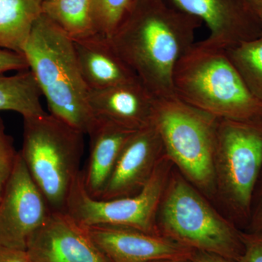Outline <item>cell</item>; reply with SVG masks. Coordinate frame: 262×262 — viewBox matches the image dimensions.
<instances>
[{"mask_svg":"<svg viewBox=\"0 0 262 262\" xmlns=\"http://www.w3.org/2000/svg\"><path fill=\"white\" fill-rule=\"evenodd\" d=\"M200 20L163 0H136L110 42L157 99L175 97L173 77L194 42Z\"/></svg>","mask_w":262,"mask_h":262,"instance_id":"6da1fadb","label":"cell"},{"mask_svg":"<svg viewBox=\"0 0 262 262\" xmlns=\"http://www.w3.org/2000/svg\"><path fill=\"white\" fill-rule=\"evenodd\" d=\"M22 53L50 114L89 135L97 120L90 107L89 90L81 75L73 39L42 14Z\"/></svg>","mask_w":262,"mask_h":262,"instance_id":"7a4b0ae2","label":"cell"},{"mask_svg":"<svg viewBox=\"0 0 262 262\" xmlns=\"http://www.w3.org/2000/svg\"><path fill=\"white\" fill-rule=\"evenodd\" d=\"M173 84L179 99L215 118L262 120V101L248 90L225 49L206 40L194 43L179 60Z\"/></svg>","mask_w":262,"mask_h":262,"instance_id":"3957f363","label":"cell"},{"mask_svg":"<svg viewBox=\"0 0 262 262\" xmlns=\"http://www.w3.org/2000/svg\"><path fill=\"white\" fill-rule=\"evenodd\" d=\"M160 235L192 249L237 262L244 251L242 232L172 168L156 217Z\"/></svg>","mask_w":262,"mask_h":262,"instance_id":"277c9868","label":"cell"},{"mask_svg":"<svg viewBox=\"0 0 262 262\" xmlns=\"http://www.w3.org/2000/svg\"><path fill=\"white\" fill-rule=\"evenodd\" d=\"M84 135L50 113L24 118L19 153L52 212H66L82 171Z\"/></svg>","mask_w":262,"mask_h":262,"instance_id":"5b68a950","label":"cell"},{"mask_svg":"<svg viewBox=\"0 0 262 262\" xmlns=\"http://www.w3.org/2000/svg\"><path fill=\"white\" fill-rule=\"evenodd\" d=\"M262 170V120L219 119L213 173L214 205L241 230L247 229Z\"/></svg>","mask_w":262,"mask_h":262,"instance_id":"8992f818","label":"cell"},{"mask_svg":"<svg viewBox=\"0 0 262 262\" xmlns=\"http://www.w3.org/2000/svg\"><path fill=\"white\" fill-rule=\"evenodd\" d=\"M218 120L175 96L157 101L153 122L174 168L213 204Z\"/></svg>","mask_w":262,"mask_h":262,"instance_id":"52a82bcc","label":"cell"},{"mask_svg":"<svg viewBox=\"0 0 262 262\" xmlns=\"http://www.w3.org/2000/svg\"><path fill=\"white\" fill-rule=\"evenodd\" d=\"M173 167L165 155L140 192L113 200L90 196L83 187L81 171L71 190L66 213L84 227L117 226L160 234L156 225L157 213Z\"/></svg>","mask_w":262,"mask_h":262,"instance_id":"ba28073f","label":"cell"},{"mask_svg":"<svg viewBox=\"0 0 262 262\" xmlns=\"http://www.w3.org/2000/svg\"><path fill=\"white\" fill-rule=\"evenodd\" d=\"M18 151L0 201V246L26 251L29 239L51 213Z\"/></svg>","mask_w":262,"mask_h":262,"instance_id":"9c48e42d","label":"cell"},{"mask_svg":"<svg viewBox=\"0 0 262 262\" xmlns=\"http://www.w3.org/2000/svg\"><path fill=\"white\" fill-rule=\"evenodd\" d=\"M26 251L30 262H108L86 227L66 212H51Z\"/></svg>","mask_w":262,"mask_h":262,"instance_id":"30bf717a","label":"cell"},{"mask_svg":"<svg viewBox=\"0 0 262 262\" xmlns=\"http://www.w3.org/2000/svg\"><path fill=\"white\" fill-rule=\"evenodd\" d=\"M177 9L203 20L206 42L227 49L262 35V24L246 0H172Z\"/></svg>","mask_w":262,"mask_h":262,"instance_id":"8fae6325","label":"cell"},{"mask_svg":"<svg viewBox=\"0 0 262 262\" xmlns=\"http://www.w3.org/2000/svg\"><path fill=\"white\" fill-rule=\"evenodd\" d=\"M165 156L163 141L154 124L136 131L122 147L99 199L136 195L145 187Z\"/></svg>","mask_w":262,"mask_h":262,"instance_id":"7c38bea8","label":"cell"},{"mask_svg":"<svg viewBox=\"0 0 262 262\" xmlns=\"http://www.w3.org/2000/svg\"><path fill=\"white\" fill-rule=\"evenodd\" d=\"M85 227L108 262H155L192 258L194 253L165 236L139 229L108 225Z\"/></svg>","mask_w":262,"mask_h":262,"instance_id":"4fadbf2b","label":"cell"},{"mask_svg":"<svg viewBox=\"0 0 262 262\" xmlns=\"http://www.w3.org/2000/svg\"><path fill=\"white\" fill-rule=\"evenodd\" d=\"M157 101L139 81L89 94L90 107L96 119L134 131L152 125Z\"/></svg>","mask_w":262,"mask_h":262,"instance_id":"5bb4252c","label":"cell"},{"mask_svg":"<svg viewBox=\"0 0 262 262\" xmlns=\"http://www.w3.org/2000/svg\"><path fill=\"white\" fill-rule=\"evenodd\" d=\"M73 42L81 75L89 91L139 81L110 39L96 34Z\"/></svg>","mask_w":262,"mask_h":262,"instance_id":"9a60e30c","label":"cell"},{"mask_svg":"<svg viewBox=\"0 0 262 262\" xmlns=\"http://www.w3.org/2000/svg\"><path fill=\"white\" fill-rule=\"evenodd\" d=\"M96 120L94 129L89 134L91 139L89 160L82 170V179L88 194L99 199L122 147L136 131L105 120Z\"/></svg>","mask_w":262,"mask_h":262,"instance_id":"2e32d148","label":"cell"},{"mask_svg":"<svg viewBox=\"0 0 262 262\" xmlns=\"http://www.w3.org/2000/svg\"><path fill=\"white\" fill-rule=\"evenodd\" d=\"M43 0H0V48L22 53Z\"/></svg>","mask_w":262,"mask_h":262,"instance_id":"e0dca14e","label":"cell"},{"mask_svg":"<svg viewBox=\"0 0 262 262\" xmlns=\"http://www.w3.org/2000/svg\"><path fill=\"white\" fill-rule=\"evenodd\" d=\"M42 96L30 70L13 75H0V112L11 111L23 118L45 115Z\"/></svg>","mask_w":262,"mask_h":262,"instance_id":"ac0fdd59","label":"cell"},{"mask_svg":"<svg viewBox=\"0 0 262 262\" xmlns=\"http://www.w3.org/2000/svg\"><path fill=\"white\" fill-rule=\"evenodd\" d=\"M42 14L73 40L96 35L91 0H43Z\"/></svg>","mask_w":262,"mask_h":262,"instance_id":"d6986e66","label":"cell"},{"mask_svg":"<svg viewBox=\"0 0 262 262\" xmlns=\"http://www.w3.org/2000/svg\"><path fill=\"white\" fill-rule=\"evenodd\" d=\"M225 51L248 90L262 101V35Z\"/></svg>","mask_w":262,"mask_h":262,"instance_id":"ffe728a7","label":"cell"},{"mask_svg":"<svg viewBox=\"0 0 262 262\" xmlns=\"http://www.w3.org/2000/svg\"><path fill=\"white\" fill-rule=\"evenodd\" d=\"M136 0H91L96 34L110 39L130 12Z\"/></svg>","mask_w":262,"mask_h":262,"instance_id":"44dd1931","label":"cell"},{"mask_svg":"<svg viewBox=\"0 0 262 262\" xmlns=\"http://www.w3.org/2000/svg\"><path fill=\"white\" fill-rule=\"evenodd\" d=\"M18 156L13 138L8 135L0 117V201L14 170Z\"/></svg>","mask_w":262,"mask_h":262,"instance_id":"7402d4cb","label":"cell"},{"mask_svg":"<svg viewBox=\"0 0 262 262\" xmlns=\"http://www.w3.org/2000/svg\"><path fill=\"white\" fill-rule=\"evenodd\" d=\"M244 251L237 262H262V231H243Z\"/></svg>","mask_w":262,"mask_h":262,"instance_id":"603a6c76","label":"cell"},{"mask_svg":"<svg viewBox=\"0 0 262 262\" xmlns=\"http://www.w3.org/2000/svg\"><path fill=\"white\" fill-rule=\"evenodd\" d=\"M28 70V63L23 53L0 48V75L12 71L21 72Z\"/></svg>","mask_w":262,"mask_h":262,"instance_id":"cb8c5ba5","label":"cell"},{"mask_svg":"<svg viewBox=\"0 0 262 262\" xmlns=\"http://www.w3.org/2000/svg\"><path fill=\"white\" fill-rule=\"evenodd\" d=\"M245 231H262V170L253 196L249 223Z\"/></svg>","mask_w":262,"mask_h":262,"instance_id":"d4e9b609","label":"cell"},{"mask_svg":"<svg viewBox=\"0 0 262 262\" xmlns=\"http://www.w3.org/2000/svg\"><path fill=\"white\" fill-rule=\"evenodd\" d=\"M0 262H30L27 251L0 246Z\"/></svg>","mask_w":262,"mask_h":262,"instance_id":"484cf974","label":"cell"},{"mask_svg":"<svg viewBox=\"0 0 262 262\" xmlns=\"http://www.w3.org/2000/svg\"><path fill=\"white\" fill-rule=\"evenodd\" d=\"M192 262H236L213 253L194 251Z\"/></svg>","mask_w":262,"mask_h":262,"instance_id":"4316f807","label":"cell"},{"mask_svg":"<svg viewBox=\"0 0 262 262\" xmlns=\"http://www.w3.org/2000/svg\"><path fill=\"white\" fill-rule=\"evenodd\" d=\"M246 2L255 11L262 8V0H246Z\"/></svg>","mask_w":262,"mask_h":262,"instance_id":"83f0119b","label":"cell"},{"mask_svg":"<svg viewBox=\"0 0 262 262\" xmlns=\"http://www.w3.org/2000/svg\"><path fill=\"white\" fill-rule=\"evenodd\" d=\"M155 262H192V258H177V259L162 260Z\"/></svg>","mask_w":262,"mask_h":262,"instance_id":"f1b7e54d","label":"cell"},{"mask_svg":"<svg viewBox=\"0 0 262 262\" xmlns=\"http://www.w3.org/2000/svg\"><path fill=\"white\" fill-rule=\"evenodd\" d=\"M256 14H257L258 18H259L260 21L262 24V8L256 10Z\"/></svg>","mask_w":262,"mask_h":262,"instance_id":"f546056e","label":"cell"}]
</instances>
